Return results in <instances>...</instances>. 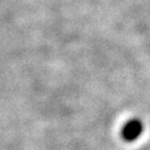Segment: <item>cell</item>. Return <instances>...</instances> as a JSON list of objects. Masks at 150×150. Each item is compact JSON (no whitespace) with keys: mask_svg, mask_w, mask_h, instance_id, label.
Instances as JSON below:
<instances>
[{"mask_svg":"<svg viewBox=\"0 0 150 150\" xmlns=\"http://www.w3.org/2000/svg\"><path fill=\"white\" fill-rule=\"evenodd\" d=\"M143 131V124L139 120H131L122 129V138L126 142H134L141 136Z\"/></svg>","mask_w":150,"mask_h":150,"instance_id":"cell-1","label":"cell"}]
</instances>
